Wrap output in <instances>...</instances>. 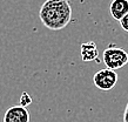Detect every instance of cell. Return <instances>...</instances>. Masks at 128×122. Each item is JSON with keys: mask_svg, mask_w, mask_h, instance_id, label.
Segmentation results:
<instances>
[{"mask_svg": "<svg viewBox=\"0 0 128 122\" xmlns=\"http://www.w3.org/2000/svg\"><path fill=\"white\" fill-rule=\"evenodd\" d=\"M93 81L95 87L100 91H110L118 83V75L113 69L105 68L94 74Z\"/></svg>", "mask_w": 128, "mask_h": 122, "instance_id": "obj_3", "label": "cell"}, {"mask_svg": "<svg viewBox=\"0 0 128 122\" xmlns=\"http://www.w3.org/2000/svg\"><path fill=\"white\" fill-rule=\"evenodd\" d=\"M124 122H128V102H127V106H126V109H124Z\"/></svg>", "mask_w": 128, "mask_h": 122, "instance_id": "obj_9", "label": "cell"}, {"mask_svg": "<svg viewBox=\"0 0 128 122\" xmlns=\"http://www.w3.org/2000/svg\"><path fill=\"white\" fill-rule=\"evenodd\" d=\"M2 122H30V112L22 106H13L6 110Z\"/></svg>", "mask_w": 128, "mask_h": 122, "instance_id": "obj_4", "label": "cell"}, {"mask_svg": "<svg viewBox=\"0 0 128 122\" xmlns=\"http://www.w3.org/2000/svg\"><path fill=\"white\" fill-rule=\"evenodd\" d=\"M120 25H121V27L124 28V31L128 32V13L120 20Z\"/></svg>", "mask_w": 128, "mask_h": 122, "instance_id": "obj_8", "label": "cell"}, {"mask_svg": "<svg viewBox=\"0 0 128 122\" xmlns=\"http://www.w3.org/2000/svg\"><path fill=\"white\" fill-rule=\"evenodd\" d=\"M40 20L47 28L60 31L72 20V7L67 0H46L40 8Z\"/></svg>", "mask_w": 128, "mask_h": 122, "instance_id": "obj_1", "label": "cell"}, {"mask_svg": "<svg viewBox=\"0 0 128 122\" xmlns=\"http://www.w3.org/2000/svg\"><path fill=\"white\" fill-rule=\"evenodd\" d=\"M80 56H81V60L85 61V62L98 60L99 52H98L96 43L93 42V41L81 43V46H80Z\"/></svg>", "mask_w": 128, "mask_h": 122, "instance_id": "obj_5", "label": "cell"}, {"mask_svg": "<svg viewBox=\"0 0 128 122\" xmlns=\"http://www.w3.org/2000/svg\"><path fill=\"white\" fill-rule=\"evenodd\" d=\"M109 13L113 19L120 21L128 13V0H113L109 5Z\"/></svg>", "mask_w": 128, "mask_h": 122, "instance_id": "obj_6", "label": "cell"}, {"mask_svg": "<svg viewBox=\"0 0 128 122\" xmlns=\"http://www.w3.org/2000/svg\"><path fill=\"white\" fill-rule=\"evenodd\" d=\"M20 106H22V107H26L30 106L32 103V98L28 95V93H26V92H24L22 94H21V96H20Z\"/></svg>", "mask_w": 128, "mask_h": 122, "instance_id": "obj_7", "label": "cell"}, {"mask_svg": "<svg viewBox=\"0 0 128 122\" xmlns=\"http://www.w3.org/2000/svg\"><path fill=\"white\" fill-rule=\"evenodd\" d=\"M102 59L107 68L115 71L128 63V53L115 45H109L102 53Z\"/></svg>", "mask_w": 128, "mask_h": 122, "instance_id": "obj_2", "label": "cell"}]
</instances>
